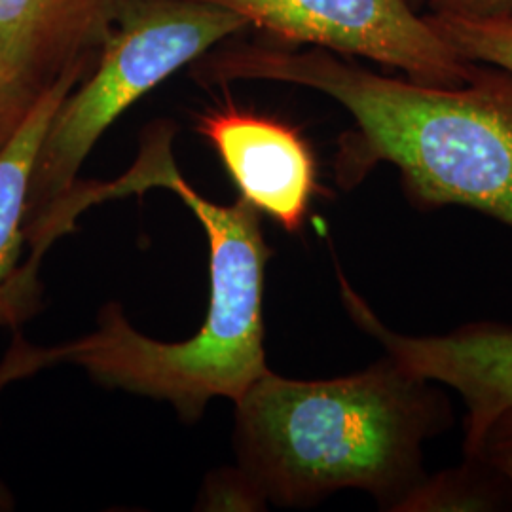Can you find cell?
<instances>
[{"mask_svg": "<svg viewBox=\"0 0 512 512\" xmlns=\"http://www.w3.org/2000/svg\"><path fill=\"white\" fill-rule=\"evenodd\" d=\"M196 78L268 80L325 93L355 122L336 160L344 188L387 162L421 203L471 207L512 228L511 74L480 69L469 84L448 88L374 73L323 48L241 46L202 61Z\"/></svg>", "mask_w": 512, "mask_h": 512, "instance_id": "cell-1", "label": "cell"}, {"mask_svg": "<svg viewBox=\"0 0 512 512\" xmlns=\"http://www.w3.org/2000/svg\"><path fill=\"white\" fill-rule=\"evenodd\" d=\"M431 384L389 355L332 380L268 370L236 401L239 467L279 507L361 490L399 511L427 476L425 442L450 425L446 397Z\"/></svg>", "mask_w": 512, "mask_h": 512, "instance_id": "cell-2", "label": "cell"}, {"mask_svg": "<svg viewBox=\"0 0 512 512\" xmlns=\"http://www.w3.org/2000/svg\"><path fill=\"white\" fill-rule=\"evenodd\" d=\"M173 126L147 129L135 164L112 183H97L109 202L167 188L202 224L209 243V308L184 342H158L133 329L118 304L99 311V327L57 346L59 363L82 366L97 384L171 404L184 421L202 418L217 397L239 401L268 372L264 349V277L270 247L258 211L241 200L219 205L184 181L173 160Z\"/></svg>", "mask_w": 512, "mask_h": 512, "instance_id": "cell-3", "label": "cell"}, {"mask_svg": "<svg viewBox=\"0 0 512 512\" xmlns=\"http://www.w3.org/2000/svg\"><path fill=\"white\" fill-rule=\"evenodd\" d=\"M247 27L245 19L200 0H122L95 71L67 93L38 150L25 213L27 245L78 183L97 141L129 107Z\"/></svg>", "mask_w": 512, "mask_h": 512, "instance_id": "cell-4", "label": "cell"}, {"mask_svg": "<svg viewBox=\"0 0 512 512\" xmlns=\"http://www.w3.org/2000/svg\"><path fill=\"white\" fill-rule=\"evenodd\" d=\"M293 44L363 57L408 78L456 88L480 73L404 0H200Z\"/></svg>", "mask_w": 512, "mask_h": 512, "instance_id": "cell-5", "label": "cell"}, {"mask_svg": "<svg viewBox=\"0 0 512 512\" xmlns=\"http://www.w3.org/2000/svg\"><path fill=\"white\" fill-rule=\"evenodd\" d=\"M340 291L353 323L374 338L385 355L458 393L467 408L465 458H476L495 418L512 408V327L482 321L448 334H401L385 327L348 279H340Z\"/></svg>", "mask_w": 512, "mask_h": 512, "instance_id": "cell-6", "label": "cell"}, {"mask_svg": "<svg viewBox=\"0 0 512 512\" xmlns=\"http://www.w3.org/2000/svg\"><path fill=\"white\" fill-rule=\"evenodd\" d=\"M196 129L217 152L241 200L289 234L302 230L317 190V167L298 129L236 105L205 110Z\"/></svg>", "mask_w": 512, "mask_h": 512, "instance_id": "cell-7", "label": "cell"}, {"mask_svg": "<svg viewBox=\"0 0 512 512\" xmlns=\"http://www.w3.org/2000/svg\"><path fill=\"white\" fill-rule=\"evenodd\" d=\"M86 61L59 74L12 141L0 150V327H19L40 308V300L29 293L23 277L29 184L55 110L80 82Z\"/></svg>", "mask_w": 512, "mask_h": 512, "instance_id": "cell-8", "label": "cell"}, {"mask_svg": "<svg viewBox=\"0 0 512 512\" xmlns=\"http://www.w3.org/2000/svg\"><path fill=\"white\" fill-rule=\"evenodd\" d=\"M122 0H0V52L44 84L101 46Z\"/></svg>", "mask_w": 512, "mask_h": 512, "instance_id": "cell-9", "label": "cell"}, {"mask_svg": "<svg viewBox=\"0 0 512 512\" xmlns=\"http://www.w3.org/2000/svg\"><path fill=\"white\" fill-rule=\"evenodd\" d=\"M505 486L509 482L482 459L467 458L459 469L425 476L399 511H490L503 503L499 488Z\"/></svg>", "mask_w": 512, "mask_h": 512, "instance_id": "cell-10", "label": "cell"}, {"mask_svg": "<svg viewBox=\"0 0 512 512\" xmlns=\"http://www.w3.org/2000/svg\"><path fill=\"white\" fill-rule=\"evenodd\" d=\"M459 55L512 76V21L423 14Z\"/></svg>", "mask_w": 512, "mask_h": 512, "instance_id": "cell-11", "label": "cell"}, {"mask_svg": "<svg viewBox=\"0 0 512 512\" xmlns=\"http://www.w3.org/2000/svg\"><path fill=\"white\" fill-rule=\"evenodd\" d=\"M50 86L0 52V150L12 141Z\"/></svg>", "mask_w": 512, "mask_h": 512, "instance_id": "cell-12", "label": "cell"}, {"mask_svg": "<svg viewBox=\"0 0 512 512\" xmlns=\"http://www.w3.org/2000/svg\"><path fill=\"white\" fill-rule=\"evenodd\" d=\"M266 497L247 473L238 469H220L205 478L198 509L202 511H262Z\"/></svg>", "mask_w": 512, "mask_h": 512, "instance_id": "cell-13", "label": "cell"}, {"mask_svg": "<svg viewBox=\"0 0 512 512\" xmlns=\"http://www.w3.org/2000/svg\"><path fill=\"white\" fill-rule=\"evenodd\" d=\"M57 365V353L55 348H37L16 336L12 346L6 351V355L0 361V391L12 382H18L23 378H29L37 374L38 370ZM12 495L6 490V486L0 482V511L12 509Z\"/></svg>", "mask_w": 512, "mask_h": 512, "instance_id": "cell-14", "label": "cell"}, {"mask_svg": "<svg viewBox=\"0 0 512 512\" xmlns=\"http://www.w3.org/2000/svg\"><path fill=\"white\" fill-rule=\"evenodd\" d=\"M476 459L490 465L512 488V408L497 416L490 425Z\"/></svg>", "mask_w": 512, "mask_h": 512, "instance_id": "cell-15", "label": "cell"}, {"mask_svg": "<svg viewBox=\"0 0 512 512\" xmlns=\"http://www.w3.org/2000/svg\"><path fill=\"white\" fill-rule=\"evenodd\" d=\"M425 14L475 19H512V0H431Z\"/></svg>", "mask_w": 512, "mask_h": 512, "instance_id": "cell-16", "label": "cell"}, {"mask_svg": "<svg viewBox=\"0 0 512 512\" xmlns=\"http://www.w3.org/2000/svg\"><path fill=\"white\" fill-rule=\"evenodd\" d=\"M412 10H416V12H420V14H425V10H427V6L431 4V0H404Z\"/></svg>", "mask_w": 512, "mask_h": 512, "instance_id": "cell-17", "label": "cell"}, {"mask_svg": "<svg viewBox=\"0 0 512 512\" xmlns=\"http://www.w3.org/2000/svg\"><path fill=\"white\" fill-rule=\"evenodd\" d=\"M509 21H512V19H509Z\"/></svg>", "mask_w": 512, "mask_h": 512, "instance_id": "cell-18", "label": "cell"}]
</instances>
